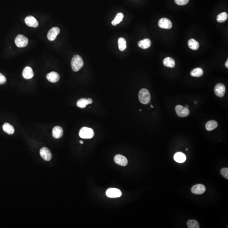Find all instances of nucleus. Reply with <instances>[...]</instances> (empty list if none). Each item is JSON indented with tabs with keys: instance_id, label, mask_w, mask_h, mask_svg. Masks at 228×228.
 Here are the masks:
<instances>
[{
	"instance_id": "obj_9",
	"label": "nucleus",
	"mask_w": 228,
	"mask_h": 228,
	"mask_svg": "<svg viewBox=\"0 0 228 228\" xmlns=\"http://www.w3.org/2000/svg\"><path fill=\"white\" fill-rule=\"evenodd\" d=\"M60 32V29L58 27H53L52 28L48 33L47 35L48 39L50 41H54Z\"/></svg>"
},
{
	"instance_id": "obj_35",
	"label": "nucleus",
	"mask_w": 228,
	"mask_h": 228,
	"mask_svg": "<svg viewBox=\"0 0 228 228\" xmlns=\"http://www.w3.org/2000/svg\"><path fill=\"white\" fill-rule=\"evenodd\" d=\"M194 103L195 104H197V102L195 101H194Z\"/></svg>"
},
{
	"instance_id": "obj_26",
	"label": "nucleus",
	"mask_w": 228,
	"mask_h": 228,
	"mask_svg": "<svg viewBox=\"0 0 228 228\" xmlns=\"http://www.w3.org/2000/svg\"><path fill=\"white\" fill-rule=\"evenodd\" d=\"M124 15L122 13H119L116 15L115 18L112 22V24L113 26H115L119 24L123 19Z\"/></svg>"
},
{
	"instance_id": "obj_19",
	"label": "nucleus",
	"mask_w": 228,
	"mask_h": 228,
	"mask_svg": "<svg viewBox=\"0 0 228 228\" xmlns=\"http://www.w3.org/2000/svg\"><path fill=\"white\" fill-rule=\"evenodd\" d=\"M139 47L143 49H146L150 47L151 45V41L148 39H145L143 40L140 41L138 42Z\"/></svg>"
},
{
	"instance_id": "obj_8",
	"label": "nucleus",
	"mask_w": 228,
	"mask_h": 228,
	"mask_svg": "<svg viewBox=\"0 0 228 228\" xmlns=\"http://www.w3.org/2000/svg\"><path fill=\"white\" fill-rule=\"evenodd\" d=\"M158 26L162 28L169 29L173 26V24L171 21L166 18H161L158 21Z\"/></svg>"
},
{
	"instance_id": "obj_1",
	"label": "nucleus",
	"mask_w": 228,
	"mask_h": 228,
	"mask_svg": "<svg viewBox=\"0 0 228 228\" xmlns=\"http://www.w3.org/2000/svg\"><path fill=\"white\" fill-rule=\"evenodd\" d=\"M72 69L74 72H77L83 66L84 62L83 59L80 55L74 56L71 61Z\"/></svg>"
},
{
	"instance_id": "obj_15",
	"label": "nucleus",
	"mask_w": 228,
	"mask_h": 228,
	"mask_svg": "<svg viewBox=\"0 0 228 228\" xmlns=\"http://www.w3.org/2000/svg\"><path fill=\"white\" fill-rule=\"evenodd\" d=\"M48 81L51 83H56L60 79V76L57 72H52L47 74L46 76Z\"/></svg>"
},
{
	"instance_id": "obj_32",
	"label": "nucleus",
	"mask_w": 228,
	"mask_h": 228,
	"mask_svg": "<svg viewBox=\"0 0 228 228\" xmlns=\"http://www.w3.org/2000/svg\"><path fill=\"white\" fill-rule=\"evenodd\" d=\"M228 60H227V62H226V64H225V66L226 67L228 68Z\"/></svg>"
},
{
	"instance_id": "obj_37",
	"label": "nucleus",
	"mask_w": 228,
	"mask_h": 228,
	"mask_svg": "<svg viewBox=\"0 0 228 228\" xmlns=\"http://www.w3.org/2000/svg\"><path fill=\"white\" fill-rule=\"evenodd\" d=\"M140 110V111H141V110Z\"/></svg>"
},
{
	"instance_id": "obj_29",
	"label": "nucleus",
	"mask_w": 228,
	"mask_h": 228,
	"mask_svg": "<svg viewBox=\"0 0 228 228\" xmlns=\"http://www.w3.org/2000/svg\"><path fill=\"white\" fill-rule=\"evenodd\" d=\"M221 173L222 175L226 179H228V168H222L221 170Z\"/></svg>"
},
{
	"instance_id": "obj_14",
	"label": "nucleus",
	"mask_w": 228,
	"mask_h": 228,
	"mask_svg": "<svg viewBox=\"0 0 228 228\" xmlns=\"http://www.w3.org/2000/svg\"><path fill=\"white\" fill-rule=\"evenodd\" d=\"M22 76L26 80L31 79L34 76V73L32 68L29 66L25 67L22 72Z\"/></svg>"
},
{
	"instance_id": "obj_18",
	"label": "nucleus",
	"mask_w": 228,
	"mask_h": 228,
	"mask_svg": "<svg viewBox=\"0 0 228 228\" xmlns=\"http://www.w3.org/2000/svg\"><path fill=\"white\" fill-rule=\"evenodd\" d=\"M175 161L177 163H184L186 160V156L184 154L181 152H177L175 154L174 156Z\"/></svg>"
},
{
	"instance_id": "obj_23",
	"label": "nucleus",
	"mask_w": 228,
	"mask_h": 228,
	"mask_svg": "<svg viewBox=\"0 0 228 228\" xmlns=\"http://www.w3.org/2000/svg\"><path fill=\"white\" fill-rule=\"evenodd\" d=\"M203 71L200 68H196L192 70L191 72V75L193 77H200L203 74Z\"/></svg>"
},
{
	"instance_id": "obj_31",
	"label": "nucleus",
	"mask_w": 228,
	"mask_h": 228,
	"mask_svg": "<svg viewBox=\"0 0 228 228\" xmlns=\"http://www.w3.org/2000/svg\"><path fill=\"white\" fill-rule=\"evenodd\" d=\"M7 81L6 77L2 74L0 73V85H3Z\"/></svg>"
},
{
	"instance_id": "obj_22",
	"label": "nucleus",
	"mask_w": 228,
	"mask_h": 228,
	"mask_svg": "<svg viewBox=\"0 0 228 228\" xmlns=\"http://www.w3.org/2000/svg\"><path fill=\"white\" fill-rule=\"evenodd\" d=\"M3 129L4 132L10 135L13 134L14 132V129L13 126L8 123H4L3 126Z\"/></svg>"
},
{
	"instance_id": "obj_20",
	"label": "nucleus",
	"mask_w": 228,
	"mask_h": 228,
	"mask_svg": "<svg viewBox=\"0 0 228 228\" xmlns=\"http://www.w3.org/2000/svg\"><path fill=\"white\" fill-rule=\"evenodd\" d=\"M218 122L216 121L210 120L206 123L205 125V128L208 131H211L216 129L218 127Z\"/></svg>"
},
{
	"instance_id": "obj_10",
	"label": "nucleus",
	"mask_w": 228,
	"mask_h": 228,
	"mask_svg": "<svg viewBox=\"0 0 228 228\" xmlns=\"http://www.w3.org/2000/svg\"><path fill=\"white\" fill-rule=\"evenodd\" d=\"M40 154L41 157L45 161H49L52 158V154L49 150L47 148L44 147L41 149Z\"/></svg>"
},
{
	"instance_id": "obj_12",
	"label": "nucleus",
	"mask_w": 228,
	"mask_h": 228,
	"mask_svg": "<svg viewBox=\"0 0 228 228\" xmlns=\"http://www.w3.org/2000/svg\"><path fill=\"white\" fill-rule=\"evenodd\" d=\"M206 191L205 186L202 184H197L193 186L191 188V192L194 194L200 195L203 194Z\"/></svg>"
},
{
	"instance_id": "obj_3",
	"label": "nucleus",
	"mask_w": 228,
	"mask_h": 228,
	"mask_svg": "<svg viewBox=\"0 0 228 228\" xmlns=\"http://www.w3.org/2000/svg\"><path fill=\"white\" fill-rule=\"evenodd\" d=\"M79 136L81 138L84 139H91L94 137V131L91 128L84 127L82 128L80 130Z\"/></svg>"
},
{
	"instance_id": "obj_13",
	"label": "nucleus",
	"mask_w": 228,
	"mask_h": 228,
	"mask_svg": "<svg viewBox=\"0 0 228 228\" xmlns=\"http://www.w3.org/2000/svg\"><path fill=\"white\" fill-rule=\"evenodd\" d=\"M25 22L29 27L37 28L39 25L37 20L33 16H28L25 18Z\"/></svg>"
},
{
	"instance_id": "obj_6",
	"label": "nucleus",
	"mask_w": 228,
	"mask_h": 228,
	"mask_svg": "<svg viewBox=\"0 0 228 228\" xmlns=\"http://www.w3.org/2000/svg\"><path fill=\"white\" fill-rule=\"evenodd\" d=\"M215 94L218 97L221 98L224 96L226 92V87L224 85L221 83L217 84L214 88Z\"/></svg>"
},
{
	"instance_id": "obj_34",
	"label": "nucleus",
	"mask_w": 228,
	"mask_h": 228,
	"mask_svg": "<svg viewBox=\"0 0 228 228\" xmlns=\"http://www.w3.org/2000/svg\"><path fill=\"white\" fill-rule=\"evenodd\" d=\"M185 107H186V108H189V106H188V105H186V106H185Z\"/></svg>"
},
{
	"instance_id": "obj_2",
	"label": "nucleus",
	"mask_w": 228,
	"mask_h": 228,
	"mask_svg": "<svg viewBox=\"0 0 228 228\" xmlns=\"http://www.w3.org/2000/svg\"><path fill=\"white\" fill-rule=\"evenodd\" d=\"M138 97L140 102L144 104H148L151 99V95L149 91L145 88H143L139 91Z\"/></svg>"
},
{
	"instance_id": "obj_24",
	"label": "nucleus",
	"mask_w": 228,
	"mask_h": 228,
	"mask_svg": "<svg viewBox=\"0 0 228 228\" xmlns=\"http://www.w3.org/2000/svg\"><path fill=\"white\" fill-rule=\"evenodd\" d=\"M188 46L190 49L193 50H197L200 47V44L198 41L193 39H191L188 41Z\"/></svg>"
},
{
	"instance_id": "obj_33",
	"label": "nucleus",
	"mask_w": 228,
	"mask_h": 228,
	"mask_svg": "<svg viewBox=\"0 0 228 228\" xmlns=\"http://www.w3.org/2000/svg\"><path fill=\"white\" fill-rule=\"evenodd\" d=\"M80 143H81V144H83V141H80Z\"/></svg>"
},
{
	"instance_id": "obj_27",
	"label": "nucleus",
	"mask_w": 228,
	"mask_h": 228,
	"mask_svg": "<svg viewBox=\"0 0 228 228\" xmlns=\"http://www.w3.org/2000/svg\"><path fill=\"white\" fill-rule=\"evenodd\" d=\"M228 17L227 14L225 12H222V13L219 14L217 16V21L218 22H221V23L224 22L227 20Z\"/></svg>"
},
{
	"instance_id": "obj_11",
	"label": "nucleus",
	"mask_w": 228,
	"mask_h": 228,
	"mask_svg": "<svg viewBox=\"0 0 228 228\" xmlns=\"http://www.w3.org/2000/svg\"><path fill=\"white\" fill-rule=\"evenodd\" d=\"M114 161L115 163L121 166H126L127 165V159L124 156L121 155H117L114 156Z\"/></svg>"
},
{
	"instance_id": "obj_36",
	"label": "nucleus",
	"mask_w": 228,
	"mask_h": 228,
	"mask_svg": "<svg viewBox=\"0 0 228 228\" xmlns=\"http://www.w3.org/2000/svg\"><path fill=\"white\" fill-rule=\"evenodd\" d=\"M151 108H154V107H153V106H152V105H151Z\"/></svg>"
},
{
	"instance_id": "obj_16",
	"label": "nucleus",
	"mask_w": 228,
	"mask_h": 228,
	"mask_svg": "<svg viewBox=\"0 0 228 228\" xmlns=\"http://www.w3.org/2000/svg\"><path fill=\"white\" fill-rule=\"evenodd\" d=\"M93 100L91 99H86L85 98H83V99H80L79 100L77 101L76 105L77 107L81 108H85L87 105L89 104H91L92 103Z\"/></svg>"
},
{
	"instance_id": "obj_21",
	"label": "nucleus",
	"mask_w": 228,
	"mask_h": 228,
	"mask_svg": "<svg viewBox=\"0 0 228 228\" xmlns=\"http://www.w3.org/2000/svg\"><path fill=\"white\" fill-rule=\"evenodd\" d=\"M163 64L166 67L173 68L175 65V62L173 58L170 57H166L163 60Z\"/></svg>"
},
{
	"instance_id": "obj_5",
	"label": "nucleus",
	"mask_w": 228,
	"mask_h": 228,
	"mask_svg": "<svg viewBox=\"0 0 228 228\" xmlns=\"http://www.w3.org/2000/svg\"><path fill=\"white\" fill-rule=\"evenodd\" d=\"M175 110L177 115L182 118L187 117L190 114V111L188 108L181 105H177L175 107Z\"/></svg>"
},
{
	"instance_id": "obj_4",
	"label": "nucleus",
	"mask_w": 228,
	"mask_h": 228,
	"mask_svg": "<svg viewBox=\"0 0 228 228\" xmlns=\"http://www.w3.org/2000/svg\"><path fill=\"white\" fill-rule=\"evenodd\" d=\"M28 42V38L22 35H19L15 39L16 46L19 47H24L26 46Z\"/></svg>"
},
{
	"instance_id": "obj_30",
	"label": "nucleus",
	"mask_w": 228,
	"mask_h": 228,
	"mask_svg": "<svg viewBox=\"0 0 228 228\" xmlns=\"http://www.w3.org/2000/svg\"><path fill=\"white\" fill-rule=\"evenodd\" d=\"M175 2L180 6L186 5L189 2V0H175Z\"/></svg>"
},
{
	"instance_id": "obj_25",
	"label": "nucleus",
	"mask_w": 228,
	"mask_h": 228,
	"mask_svg": "<svg viewBox=\"0 0 228 228\" xmlns=\"http://www.w3.org/2000/svg\"><path fill=\"white\" fill-rule=\"evenodd\" d=\"M119 49L121 51H123L127 48V42L123 38H120L118 40Z\"/></svg>"
},
{
	"instance_id": "obj_28",
	"label": "nucleus",
	"mask_w": 228,
	"mask_h": 228,
	"mask_svg": "<svg viewBox=\"0 0 228 228\" xmlns=\"http://www.w3.org/2000/svg\"><path fill=\"white\" fill-rule=\"evenodd\" d=\"M187 226L189 228H199L200 225L199 223L194 220H190L187 222Z\"/></svg>"
},
{
	"instance_id": "obj_7",
	"label": "nucleus",
	"mask_w": 228,
	"mask_h": 228,
	"mask_svg": "<svg viewBox=\"0 0 228 228\" xmlns=\"http://www.w3.org/2000/svg\"><path fill=\"white\" fill-rule=\"evenodd\" d=\"M106 195L110 198H118L122 195L121 191L119 189L115 188L108 189L106 191Z\"/></svg>"
},
{
	"instance_id": "obj_17",
	"label": "nucleus",
	"mask_w": 228,
	"mask_h": 228,
	"mask_svg": "<svg viewBox=\"0 0 228 228\" xmlns=\"http://www.w3.org/2000/svg\"><path fill=\"white\" fill-rule=\"evenodd\" d=\"M64 134L63 129L61 127L57 126L53 129L52 134L53 137L55 139H59L63 136Z\"/></svg>"
}]
</instances>
